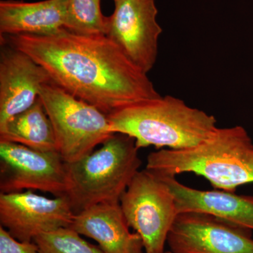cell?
Returning <instances> with one entry per match:
<instances>
[{"label": "cell", "instance_id": "20", "mask_svg": "<svg viewBox=\"0 0 253 253\" xmlns=\"http://www.w3.org/2000/svg\"><path fill=\"white\" fill-rule=\"evenodd\" d=\"M113 1H117V0H113Z\"/></svg>", "mask_w": 253, "mask_h": 253}, {"label": "cell", "instance_id": "3", "mask_svg": "<svg viewBox=\"0 0 253 253\" xmlns=\"http://www.w3.org/2000/svg\"><path fill=\"white\" fill-rule=\"evenodd\" d=\"M107 116L111 132L131 136L139 149H186L217 128L214 116L169 95L131 103Z\"/></svg>", "mask_w": 253, "mask_h": 253}, {"label": "cell", "instance_id": "4", "mask_svg": "<svg viewBox=\"0 0 253 253\" xmlns=\"http://www.w3.org/2000/svg\"><path fill=\"white\" fill-rule=\"evenodd\" d=\"M131 136L114 133L99 149L78 161L66 163L67 198L75 214L120 199L141 165Z\"/></svg>", "mask_w": 253, "mask_h": 253}, {"label": "cell", "instance_id": "12", "mask_svg": "<svg viewBox=\"0 0 253 253\" xmlns=\"http://www.w3.org/2000/svg\"><path fill=\"white\" fill-rule=\"evenodd\" d=\"M158 175L172 192L178 214L205 213L253 231V196L219 189H193L176 180L175 176Z\"/></svg>", "mask_w": 253, "mask_h": 253}, {"label": "cell", "instance_id": "7", "mask_svg": "<svg viewBox=\"0 0 253 253\" xmlns=\"http://www.w3.org/2000/svg\"><path fill=\"white\" fill-rule=\"evenodd\" d=\"M66 162L58 151H42L0 141V191L3 194L36 190L66 196Z\"/></svg>", "mask_w": 253, "mask_h": 253}, {"label": "cell", "instance_id": "11", "mask_svg": "<svg viewBox=\"0 0 253 253\" xmlns=\"http://www.w3.org/2000/svg\"><path fill=\"white\" fill-rule=\"evenodd\" d=\"M49 74L28 54L4 46L0 54V127L31 107Z\"/></svg>", "mask_w": 253, "mask_h": 253}, {"label": "cell", "instance_id": "6", "mask_svg": "<svg viewBox=\"0 0 253 253\" xmlns=\"http://www.w3.org/2000/svg\"><path fill=\"white\" fill-rule=\"evenodd\" d=\"M120 205L128 225L140 236L145 253H164L178 213L174 196L162 177L146 168L139 170Z\"/></svg>", "mask_w": 253, "mask_h": 253}, {"label": "cell", "instance_id": "8", "mask_svg": "<svg viewBox=\"0 0 253 253\" xmlns=\"http://www.w3.org/2000/svg\"><path fill=\"white\" fill-rule=\"evenodd\" d=\"M107 16L106 36L143 72L154 68L162 28L156 0H117Z\"/></svg>", "mask_w": 253, "mask_h": 253}, {"label": "cell", "instance_id": "5", "mask_svg": "<svg viewBox=\"0 0 253 253\" xmlns=\"http://www.w3.org/2000/svg\"><path fill=\"white\" fill-rule=\"evenodd\" d=\"M39 97L52 124L56 149L66 163L90 154L113 134L107 115L52 82L41 86Z\"/></svg>", "mask_w": 253, "mask_h": 253}, {"label": "cell", "instance_id": "15", "mask_svg": "<svg viewBox=\"0 0 253 253\" xmlns=\"http://www.w3.org/2000/svg\"><path fill=\"white\" fill-rule=\"evenodd\" d=\"M0 141L42 151H57L52 124L40 97L29 109L0 127Z\"/></svg>", "mask_w": 253, "mask_h": 253}, {"label": "cell", "instance_id": "2", "mask_svg": "<svg viewBox=\"0 0 253 253\" xmlns=\"http://www.w3.org/2000/svg\"><path fill=\"white\" fill-rule=\"evenodd\" d=\"M146 168L160 175L194 173L214 189L235 192L253 183V142L242 126L217 127L196 146L151 153Z\"/></svg>", "mask_w": 253, "mask_h": 253}, {"label": "cell", "instance_id": "14", "mask_svg": "<svg viewBox=\"0 0 253 253\" xmlns=\"http://www.w3.org/2000/svg\"><path fill=\"white\" fill-rule=\"evenodd\" d=\"M68 0L0 1V36L47 35L66 28Z\"/></svg>", "mask_w": 253, "mask_h": 253}, {"label": "cell", "instance_id": "1", "mask_svg": "<svg viewBox=\"0 0 253 253\" xmlns=\"http://www.w3.org/2000/svg\"><path fill=\"white\" fill-rule=\"evenodd\" d=\"M1 41L28 54L56 85L105 114L161 96L147 74L105 35L62 28L47 35L5 36Z\"/></svg>", "mask_w": 253, "mask_h": 253}, {"label": "cell", "instance_id": "9", "mask_svg": "<svg viewBox=\"0 0 253 253\" xmlns=\"http://www.w3.org/2000/svg\"><path fill=\"white\" fill-rule=\"evenodd\" d=\"M167 244L172 253H253L252 230L205 213L178 214Z\"/></svg>", "mask_w": 253, "mask_h": 253}, {"label": "cell", "instance_id": "10", "mask_svg": "<svg viewBox=\"0 0 253 253\" xmlns=\"http://www.w3.org/2000/svg\"><path fill=\"white\" fill-rule=\"evenodd\" d=\"M74 216L66 196L47 198L31 190L0 194V224L22 242H32L42 234L70 227Z\"/></svg>", "mask_w": 253, "mask_h": 253}, {"label": "cell", "instance_id": "16", "mask_svg": "<svg viewBox=\"0 0 253 253\" xmlns=\"http://www.w3.org/2000/svg\"><path fill=\"white\" fill-rule=\"evenodd\" d=\"M107 16L101 12V0H68V31L82 35H105Z\"/></svg>", "mask_w": 253, "mask_h": 253}, {"label": "cell", "instance_id": "17", "mask_svg": "<svg viewBox=\"0 0 253 253\" xmlns=\"http://www.w3.org/2000/svg\"><path fill=\"white\" fill-rule=\"evenodd\" d=\"M71 227L61 228L37 236L34 242L40 253H104L82 238Z\"/></svg>", "mask_w": 253, "mask_h": 253}, {"label": "cell", "instance_id": "18", "mask_svg": "<svg viewBox=\"0 0 253 253\" xmlns=\"http://www.w3.org/2000/svg\"><path fill=\"white\" fill-rule=\"evenodd\" d=\"M0 253H40L34 241L22 242L0 226Z\"/></svg>", "mask_w": 253, "mask_h": 253}, {"label": "cell", "instance_id": "13", "mask_svg": "<svg viewBox=\"0 0 253 253\" xmlns=\"http://www.w3.org/2000/svg\"><path fill=\"white\" fill-rule=\"evenodd\" d=\"M70 227L94 240L104 253H144L137 233H131L120 203H104L75 214Z\"/></svg>", "mask_w": 253, "mask_h": 253}, {"label": "cell", "instance_id": "19", "mask_svg": "<svg viewBox=\"0 0 253 253\" xmlns=\"http://www.w3.org/2000/svg\"><path fill=\"white\" fill-rule=\"evenodd\" d=\"M164 253H172L170 251H168V252H164Z\"/></svg>", "mask_w": 253, "mask_h": 253}]
</instances>
